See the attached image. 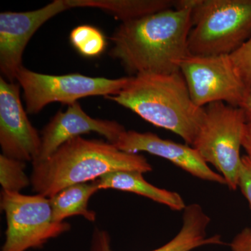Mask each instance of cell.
<instances>
[{
    "instance_id": "obj_14",
    "label": "cell",
    "mask_w": 251,
    "mask_h": 251,
    "mask_svg": "<svg viewBox=\"0 0 251 251\" xmlns=\"http://www.w3.org/2000/svg\"><path fill=\"white\" fill-rule=\"evenodd\" d=\"M138 171H120L103 175L97 179L100 189H115L140 195L164 204L173 210H184V200L179 193L156 187L145 179Z\"/></svg>"
},
{
    "instance_id": "obj_17",
    "label": "cell",
    "mask_w": 251,
    "mask_h": 251,
    "mask_svg": "<svg viewBox=\"0 0 251 251\" xmlns=\"http://www.w3.org/2000/svg\"><path fill=\"white\" fill-rule=\"evenodd\" d=\"M69 39L74 49L84 57H97L106 49V39L103 32L98 28L89 25L74 28Z\"/></svg>"
},
{
    "instance_id": "obj_22",
    "label": "cell",
    "mask_w": 251,
    "mask_h": 251,
    "mask_svg": "<svg viewBox=\"0 0 251 251\" xmlns=\"http://www.w3.org/2000/svg\"><path fill=\"white\" fill-rule=\"evenodd\" d=\"M242 147L251 159V120H247L244 126L242 138Z\"/></svg>"
},
{
    "instance_id": "obj_5",
    "label": "cell",
    "mask_w": 251,
    "mask_h": 251,
    "mask_svg": "<svg viewBox=\"0 0 251 251\" xmlns=\"http://www.w3.org/2000/svg\"><path fill=\"white\" fill-rule=\"evenodd\" d=\"M247 116L242 108L224 102L209 103L193 148L215 167L229 189L238 188L242 166L240 150Z\"/></svg>"
},
{
    "instance_id": "obj_11",
    "label": "cell",
    "mask_w": 251,
    "mask_h": 251,
    "mask_svg": "<svg viewBox=\"0 0 251 251\" xmlns=\"http://www.w3.org/2000/svg\"><path fill=\"white\" fill-rule=\"evenodd\" d=\"M125 130L116 121L89 116L78 102H75L68 105L65 112H57L41 130L40 151L32 163L45 161L63 144L81 135L94 132L115 144Z\"/></svg>"
},
{
    "instance_id": "obj_15",
    "label": "cell",
    "mask_w": 251,
    "mask_h": 251,
    "mask_svg": "<svg viewBox=\"0 0 251 251\" xmlns=\"http://www.w3.org/2000/svg\"><path fill=\"white\" fill-rule=\"evenodd\" d=\"M70 9L95 8L121 20L122 23L138 19L165 10L174 9L173 0H67Z\"/></svg>"
},
{
    "instance_id": "obj_20",
    "label": "cell",
    "mask_w": 251,
    "mask_h": 251,
    "mask_svg": "<svg viewBox=\"0 0 251 251\" xmlns=\"http://www.w3.org/2000/svg\"><path fill=\"white\" fill-rule=\"evenodd\" d=\"M238 187L240 188L251 207V159L247 156H244L242 158Z\"/></svg>"
},
{
    "instance_id": "obj_19",
    "label": "cell",
    "mask_w": 251,
    "mask_h": 251,
    "mask_svg": "<svg viewBox=\"0 0 251 251\" xmlns=\"http://www.w3.org/2000/svg\"><path fill=\"white\" fill-rule=\"evenodd\" d=\"M229 56L238 75L251 91V37Z\"/></svg>"
},
{
    "instance_id": "obj_23",
    "label": "cell",
    "mask_w": 251,
    "mask_h": 251,
    "mask_svg": "<svg viewBox=\"0 0 251 251\" xmlns=\"http://www.w3.org/2000/svg\"><path fill=\"white\" fill-rule=\"evenodd\" d=\"M240 108L245 112L247 120H251V91L248 94L247 98Z\"/></svg>"
},
{
    "instance_id": "obj_6",
    "label": "cell",
    "mask_w": 251,
    "mask_h": 251,
    "mask_svg": "<svg viewBox=\"0 0 251 251\" xmlns=\"http://www.w3.org/2000/svg\"><path fill=\"white\" fill-rule=\"evenodd\" d=\"M1 210L6 219V239L1 251L41 249L50 239L71 229L67 222H55L50 198L39 194L1 191Z\"/></svg>"
},
{
    "instance_id": "obj_8",
    "label": "cell",
    "mask_w": 251,
    "mask_h": 251,
    "mask_svg": "<svg viewBox=\"0 0 251 251\" xmlns=\"http://www.w3.org/2000/svg\"><path fill=\"white\" fill-rule=\"evenodd\" d=\"M180 72L193 103L199 108L214 102L240 108L250 92L229 55L189 54L180 64Z\"/></svg>"
},
{
    "instance_id": "obj_16",
    "label": "cell",
    "mask_w": 251,
    "mask_h": 251,
    "mask_svg": "<svg viewBox=\"0 0 251 251\" xmlns=\"http://www.w3.org/2000/svg\"><path fill=\"white\" fill-rule=\"evenodd\" d=\"M100 190L97 180L72 185L50 198L55 222H64L67 218L80 216L90 222L97 219L95 211L88 208L90 198Z\"/></svg>"
},
{
    "instance_id": "obj_2",
    "label": "cell",
    "mask_w": 251,
    "mask_h": 251,
    "mask_svg": "<svg viewBox=\"0 0 251 251\" xmlns=\"http://www.w3.org/2000/svg\"><path fill=\"white\" fill-rule=\"evenodd\" d=\"M32 166V191L49 198L72 185L96 181L112 172L152 171L143 155L120 151L108 141L81 136L63 144L45 161Z\"/></svg>"
},
{
    "instance_id": "obj_21",
    "label": "cell",
    "mask_w": 251,
    "mask_h": 251,
    "mask_svg": "<svg viewBox=\"0 0 251 251\" xmlns=\"http://www.w3.org/2000/svg\"><path fill=\"white\" fill-rule=\"evenodd\" d=\"M230 248L232 251H251V227H246L237 234Z\"/></svg>"
},
{
    "instance_id": "obj_7",
    "label": "cell",
    "mask_w": 251,
    "mask_h": 251,
    "mask_svg": "<svg viewBox=\"0 0 251 251\" xmlns=\"http://www.w3.org/2000/svg\"><path fill=\"white\" fill-rule=\"evenodd\" d=\"M16 80L23 89L27 113L36 115L54 102L70 105L87 97L116 95L128 83L129 77L108 79L78 74L48 75L23 66Z\"/></svg>"
},
{
    "instance_id": "obj_10",
    "label": "cell",
    "mask_w": 251,
    "mask_h": 251,
    "mask_svg": "<svg viewBox=\"0 0 251 251\" xmlns=\"http://www.w3.org/2000/svg\"><path fill=\"white\" fill-rule=\"evenodd\" d=\"M41 135L23 108L19 84L0 77V146L1 154L34 162L40 151Z\"/></svg>"
},
{
    "instance_id": "obj_13",
    "label": "cell",
    "mask_w": 251,
    "mask_h": 251,
    "mask_svg": "<svg viewBox=\"0 0 251 251\" xmlns=\"http://www.w3.org/2000/svg\"><path fill=\"white\" fill-rule=\"evenodd\" d=\"M210 218L198 204L186 206L183 214V224L179 233L169 242L150 251H191L206 245H223L221 237L218 234L207 237L206 229ZM90 251H113L108 232L94 229Z\"/></svg>"
},
{
    "instance_id": "obj_9",
    "label": "cell",
    "mask_w": 251,
    "mask_h": 251,
    "mask_svg": "<svg viewBox=\"0 0 251 251\" xmlns=\"http://www.w3.org/2000/svg\"><path fill=\"white\" fill-rule=\"evenodd\" d=\"M71 9L67 0H54L44 7L27 12L0 14V71L10 82L23 67V54L38 29L54 16Z\"/></svg>"
},
{
    "instance_id": "obj_3",
    "label": "cell",
    "mask_w": 251,
    "mask_h": 251,
    "mask_svg": "<svg viewBox=\"0 0 251 251\" xmlns=\"http://www.w3.org/2000/svg\"><path fill=\"white\" fill-rule=\"evenodd\" d=\"M106 98L151 125L176 133L191 146L205 116V108L193 103L181 72L130 76L118 94Z\"/></svg>"
},
{
    "instance_id": "obj_18",
    "label": "cell",
    "mask_w": 251,
    "mask_h": 251,
    "mask_svg": "<svg viewBox=\"0 0 251 251\" xmlns=\"http://www.w3.org/2000/svg\"><path fill=\"white\" fill-rule=\"evenodd\" d=\"M26 163L0 155V184L3 191L21 193L31 185L30 176L25 171Z\"/></svg>"
},
{
    "instance_id": "obj_12",
    "label": "cell",
    "mask_w": 251,
    "mask_h": 251,
    "mask_svg": "<svg viewBox=\"0 0 251 251\" xmlns=\"http://www.w3.org/2000/svg\"><path fill=\"white\" fill-rule=\"evenodd\" d=\"M114 145L125 152L138 153L145 151L161 157L196 177L226 185L222 175L213 171L197 150L186 144L182 145L162 139L151 132L140 133L135 130H125Z\"/></svg>"
},
{
    "instance_id": "obj_4",
    "label": "cell",
    "mask_w": 251,
    "mask_h": 251,
    "mask_svg": "<svg viewBox=\"0 0 251 251\" xmlns=\"http://www.w3.org/2000/svg\"><path fill=\"white\" fill-rule=\"evenodd\" d=\"M191 55H229L251 37V0H199L191 11Z\"/></svg>"
},
{
    "instance_id": "obj_1",
    "label": "cell",
    "mask_w": 251,
    "mask_h": 251,
    "mask_svg": "<svg viewBox=\"0 0 251 251\" xmlns=\"http://www.w3.org/2000/svg\"><path fill=\"white\" fill-rule=\"evenodd\" d=\"M192 9L165 10L122 23L110 36V57L132 76L180 72L188 55Z\"/></svg>"
}]
</instances>
